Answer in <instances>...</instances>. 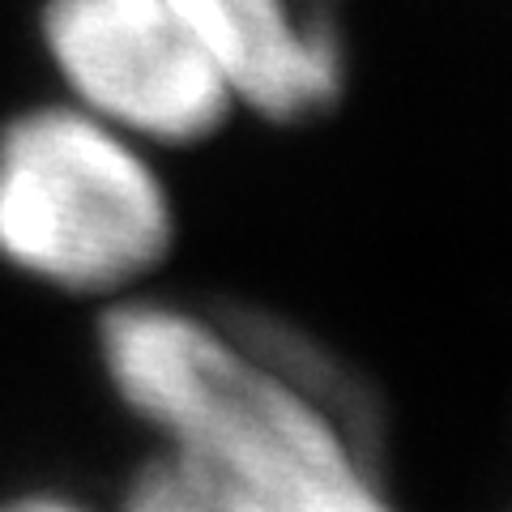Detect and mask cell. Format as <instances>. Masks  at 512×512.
I'll list each match as a JSON object with an SVG mask.
<instances>
[{
	"instance_id": "cell-1",
	"label": "cell",
	"mask_w": 512,
	"mask_h": 512,
	"mask_svg": "<svg viewBox=\"0 0 512 512\" xmlns=\"http://www.w3.org/2000/svg\"><path fill=\"white\" fill-rule=\"evenodd\" d=\"M111 393L163 448L252 478L308 512H406L372 457L218 312L120 299L99 320Z\"/></svg>"
},
{
	"instance_id": "cell-2",
	"label": "cell",
	"mask_w": 512,
	"mask_h": 512,
	"mask_svg": "<svg viewBox=\"0 0 512 512\" xmlns=\"http://www.w3.org/2000/svg\"><path fill=\"white\" fill-rule=\"evenodd\" d=\"M175 248V201L150 146L77 103L0 128V261L69 295H124Z\"/></svg>"
},
{
	"instance_id": "cell-3",
	"label": "cell",
	"mask_w": 512,
	"mask_h": 512,
	"mask_svg": "<svg viewBox=\"0 0 512 512\" xmlns=\"http://www.w3.org/2000/svg\"><path fill=\"white\" fill-rule=\"evenodd\" d=\"M39 30L73 103L141 146H205L239 111L167 0H47Z\"/></svg>"
},
{
	"instance_id": "cell-4",
	"label": "cell",
	"mask_w": 512,
	"mask_h": 512,
	"mask_svg": "<svg viewBox=\"0 0 512 512\" xmlns=\"http://www.w3.org/2000/svg\"><path fill=\"white\" fill-rule=\"evenodd\" d=\"M192 30L239 111L299 128L346 99L350 52L333 0H167Z\"/></svg>"
},
{
	"instance_id": "cell-5",
	"label": "cell",
	"mask_w": 512,
	"mask_h": 512,
	"mask_svg": "<svg viewBox=\"0 0 512 512\" xmlns=\"http://www.w3.org/2000/svg\"><path fill=\"white\" fill-rule=\"evenodd\" d=\"M265 363L291 376L312 402L325 406L367 453L389 461V410H384L376 380L346 355L342 346L320 338L303 320L265 303H227L214 308Z\"/></svg>"
},
{
	"instance_id": "cell-6",
	"label": "cell",
	"mask_w": 512,
	"mask_h": 512,
	"mask_svg": "<svg viewBox=\"0 0 512 512\" xmlns=\"http://www.w3.org/2000/svg\"><path fill=\"white\" fill-rule=\"evenodd\" d=\"M120 512H308L295 500L201 457L163 448L128 478Z\"/></svg>"
},
{
	"instance_id": "cell-7",
	"label": "cell",
	"mask_w": 512,
	"mask_h": 512,
	"mask_svg": "<svg viewBox=\"0 0 512 512\" xmlns=\"http://www.w3.org/2000/svg\"><path fill=\"white\" fill-rule=\"evenodd\" d=\"M0 512H90V508L73 504V500H60V495H26V500H13Z\"/></svg>"
},
{
	"instance_id": "cell-8",
	"label": "cell",
	"mask_w": 512,
	"mask_h": 512,
	"mask_svg": "<svg viewBox=\"0 0 512 512\" xmlns=\"http://www.w3.org/2000/svg\"><path fill=\"white\" fill-rule=\"evenodd\" d=\"M333 5H338V0H333Z\"/></svg>"
}]
</instances>
